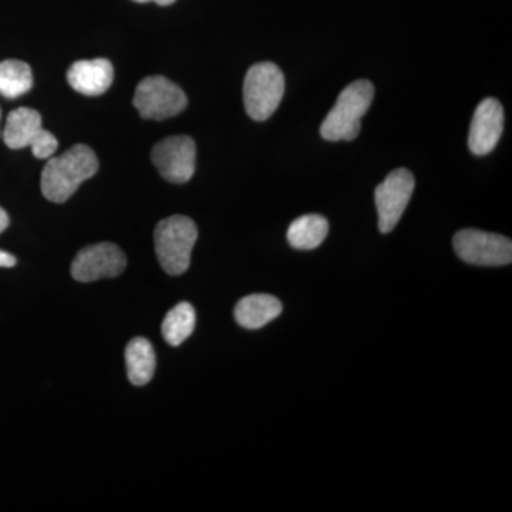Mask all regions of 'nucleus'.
<instances>
[{"label":"nucleus","mask_w":512,"mask_h":512,"mask_svg":"<svg viewBox=\"0 0 512 512\" xmlns=\"http://www.w3.org/2000/svg\"><path fill=\"white\" fill-rule=\"evenodd\" d=\"M114 80L113 64L107 59L79 60L67 72L70 87L83 96H100Z\"/></svg>","instance_id":"nucleus-12"},{"label":"nucleus","mask_w":512,"mask_h":512,"mask_svg":"<svg viewBox=\"0 0 512 512\" xmlns=\"http://www.w3.org/2000/svg\"><path fill=\"white\" fill-rule=\"evenodd\" d=\"M127 259L117 245L110 242L90 245L76 255L72 275L77 282L89 284L103 278H116L126 269Z\"/></svg>","instance_id":"nucleus-10"},{"label":"nucleus","mask_w":512,"mask_h":512,"mask_svg":"<svg viewBox=\"0 0 512 512\" xmlns=\"http://www.w3.org/2000/svg\"><path fill=\"white\" fill-rule=\"evenodd\" d=\"M133 2H137V3L156 2L157 5L168 6V5H171V3H174L175 0H133Z\"/></svg>","instance_id":"nucleus-20"},{"label":"nucleus","mask_w":512,"mask_h":512,"mask_svg":"<svg viewBox=\"0 0 512 512\" xmlns=\"http://www.w3.org/2000/svg\"><path fill=\"white\" fill-rule=\"evenodd\" d=\"M375 87L367 80H357L340 93L335 107L320 126V136L328 141H352L360 134V120L370 109Z\"/></svg>","instance_id":"nucleus-2"},{"label":"nucleus","mask_w":512,"mask_h":512,"mask_svg":"<svg viewBox=\"0 0 512 512\" xmlns=\"http://www.w3.org/2000/svg\"><path fill=\"white\" fill-rule=\"evenodd\" d=\"M151 160L165 181L185 184L195 173L197 147L191 137H167L154 146Z\"/></svg>","instance_id":"nucleus-9"},{"label":"nucleus","mask_w":512,"mask_h":512,"mask_svg":"<svg viewBox=\"0 0 512 512\" xmlns=\"http://www.w3.org/2000/svg\"><path fill=\"white\" fill-rule=\"evenodd\" d=\"M187 96L180 86L164 76H151L138 83L133 104L147 120L163 121L183 113Z\"/></svg>","instance_id":"nucleus-6"},{"label":"nucleus","mask_w":512,"mask_h":512,"mask_svg":"<svg viewBox=\"0 0 512 512\" xmlns=\"http://www.w3.org/2000/svg\"><path fill=\"white\" fill-rule=\"evenodd\" d=\"M33 86L32 69L22 60H3L0 63V94L6 99H18Z\"/></svg>","instance_id":"nucleus-17"},{"label":"nucleus","mask_w":512,"mask_h":512,"mask_svg":"<svg viewBox=\"0 0 512 512\" xmlns=\"http://www.w3.org/2000/svg\"><path fill=\"white\" fill-rule=\"evenodd\" d=\"M195 322L197 315L192 305L188 302L178 303L167 313L161 325L165 342L170 346H180L194 332Z\"/></svg>","instance_id":"nucleus-16"},{"label":"nucleus","mask_w":512,"mask_h":512,"mask_svg":"<svg viewBox=\"0 0 512 512\" xmlns=\"http://www.w3.org/2000/svg\"><path fill=\"white\" fill-rule=\"evenodd\" d=\"M16 265V258L9 252L0 251V268H13Z\"/></svg>","instance_id":"nucleus-18"},{"label":"nucleus","mask_w":512,"mask_h":512,"mask_svg":"<svg viewBox=\"0 0 512 512\" xmlns=\"http://www.w3.org/2000/svg\"><path fill=\"white\" fill-rule=\"evenodd\" d=\"M3 141L12 150L32 148L33 156L39 160H49L59 146L57 138L43 128L42 116L28 107H20L9 114Z\"/></svg>","instance_id":"nucleus-5"},{"label":"nucleus","mask_w":512,"mask_h":512,"mask_svg":"<svg viewBox=\"0 0 512 512\" xmlns=\"http://www.w3.org/2000/svg\"><path fill=\"white\" fill-rule=\"evenodd\" d=\"M414 185L413 174L406 168H399L387 175L386 180L376 188L375 202L382 234H389L399 224L412 198Z\"/></svg>","instance_id":"nucleus-8"},{"label":"nucleus","mask_w":512,"mask_h":512,"mask_svg":"<svg viewBox=\"0 0 512 512\" xmlns=\"http://www.w3.org/2000/svg\"><path fill=\"white\" fill-rule=\"evenodd\" d=\"M197 238V225L184 215L165 218L157 225L154 232L157 258L168 275L177 276L187 272Z\"/></svg>","instance_id":"nucleus-3"},{"label":"nucleus","mask_w":512,"mask_h":512,"mask_svg":"<svg viewBox=\"0 0 512 512\" xmlns=\"http://www.w3.org/2000/svg\"><path fill=\"white\" fill-rule=\"evenodd\" d=\"M127 376L134 386H146L156 372V352L146 338L131 340L126 349Z\"/></svg>","instance_id":"nucleus-14"},{"label":"nucleus","mask_w":512,"mask_h":512,"mask_svg":"<svg viewBox=\"0 0 512 512\" xmlns=\"http://www.w3.org/2000/svg\"><path fill=\"white\" fill-rule=\"evenodd\" d=\"M458 258L471 265L503 266L512 262V242L503 235L463 229L453 239Z\"/></svg>","instance_id":"nucleus-7"},{"label":"nucleus","mask_w":512,"mask_h":512,"mask_svg":"<svg viewBox=\"0 0 512 512\" xmlns=\"http://www.w3.org/2000/svg\"><path fill=\"white\" fill-rule=\"evenodd\" d=\"M9 227V215L3 208H0V234Z\"/></svg>","instance_id":"nucleus-19"},{"label":"nucleus","mask_w":512,"mask_h":512,"mask_svg":"<svg viewBox=\"0 0 512 512\" xmlns=\"http://www.w3.org/2000/svg\"><path fill=\"white\" fill-rule=\"evenodd\" d=\"M328 220L322 215L309 214L292 222L288 229V242L299 251H311L322 245L328 237Z\"/></svg>","instance_id":"nucleus-15"},{"label":"nucleus","mask_w":512,"mask_h":512,"mask_svg":"<svg viewBox=\"0 0 512 512\" xmlns=\"http://www.w3.org/2000/svg\"><path fill=\"white\" fill-rule=\"evenodd\" d=\"M0 119H2V111H0Z\"/></svg>","instance_id":"nucleus-21"},{"label":"nucleus","mask_w":512,"mask_h":512,"mask_svg":"<svg viewBox=\"0 0 512 512\" xmlns=\"http://www.w3.org/2000/svg\"><path fill=\"white\" fill-rule=\"evenodd\" d=\"M504 131V109L500 101L488 97L478 104L471 121L468 147L474 156H487L497 147Z\"/></svg>","instance_id":"nucleus-11"},{"label":"nucleus","mask_w":512,"mask_h":512,"mask_svg":"<svg viewBox=\"0 0 512 512\" xmlns=\"http://www.w3.org/2000/svg\"><path fill=\"white\" fill-rule=\"evenodd\" d=\"M282 313V303L278 298L265 293L245 296L235 306V319L245 329H261Z\"/></svg>","instance_id":"nucleus-13"},{"label":"nucleus","mask_w":512,"mask_h":512,"mask_svg":"<svg viewBox=\"0 0 512 512\" xmlns=\"http://www.w3.org/2000/svg\"><path fill=\"white\" fill-rule=\"evenodd\" d=\"M285 94V76L275 63H256L244 80V104L255 121L268 120L278 109Z\"/></svg>","instance_id":"nucleus-4"},{"label":"nucleus","mask_w":512,"mask_h":512,"mask_svg":"<svg viewBox=\"0 0 512 512\" xmlns=\"http://www.w3.org/2000/svg\"><path fill=\"white\" fill-rule=\"evenodd\" d=\"M99 171V160L89 146L76 144L62 156L50 157L43 168L42 192L46 200L63 204L77 188Z\"/></svg>","instance_id":"nucleus-1"}]
</instances>
